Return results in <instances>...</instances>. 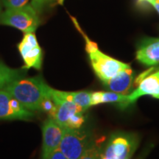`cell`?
<instances>
[{
    "label": "cell",
    "mask_w": 159,
    "mask_h": 159,
    "mask_svg": "<svg viewBox=\"0 0 159 159\" xmlns=\"http://www.w3.org/2000/svg\"><path fill=\"white\" fill-rule=\"evenodd\" d=\"M89 55L93 70L104 84L116 76L120 71L130 67L129 64L113 58L99 49Z\"/></svg>",
    "instance_id": "277c9868"
},
{
    "label": "cell",
    "mask_w": 159,
    "mask_h": 159,
    "mask_svg": "<svg viewBox=\"0 0 159 159\" xmlns=\"http://www.w3.org/2000/svg\"><path fill=\"white\" fill-rule=\"evenodd\" d=\"M62 2L63 0H32L30 5L39 13L47 6L52 5L55 3H62Z\"/></svg>",
    "instance_id": "ac0fdd59"
},
{
    "label": "cell",
    "mask_w": 159,
    "mask_h": 159,
    "mask_svg": "<svg viewBox=\"0 0 159 159\" xmlns=\"http://www.w3.org/2000/svg\"><path fill=\"white\" fill-rule=\"evenodd\" d=\"M85 122V118L83 116V112H80L75 114L67 122L66 125L63 128L78 129L80 128Z\"/></svg>",
    "instance_id": "2e32d148"
},
{
    "label": "cell",
    "mask_w": 159,
    "mask_h": 159,
    "mask_svg": "<svg viewBox=\"0 0 159 159\" xmlns=\"http://www.w3.org/2000/svg\"><path fill=\"white\" fill-rule=\"evenodd\" d=\"M18 49L23 60L24 69L41 70L43 63V51L35 33H25L23 39L18 44Z\"/></svg>",
    "instance_id": "5b68a950"
},
{
    "label": "cell",
    "mask_w": 159,
    "mask_h": 159,
    "mask_svg": "<svg viewBox=\"0 0 159 159\" xmlns=\"http://www.w3.org/2000/svg\"><path fill=\"white\" fill-rule=\"evenodd\" d=\"M25 69H13L0 61V89H5L7 85L16 80L25 77L27 75Z\"/></svg>",
    "instance_id": "9a60e30c"
},
{
    "label": "cell",
    "mask_w": 159,
    "mask_h": 159,
    "mask_svg": "<svg viewBox=\"0 0 159 159\" xmlns=\"http://www.w3.org/2000/svg\"><path fill=\"white\" fill-rule=\"evenodd\" d=\"M33 117V111L24 107L6 89H0L1 120H30Z\"/></svg>",
    "instance_id": "8992f818"
},
{
    "label": "cell",
    "mask_w": 159,
    "mask_h": 159,
    "mask_svg": "<svg viewBox=\"0 0 159 159\" xmlns=\"http://www.w3.org/2000/svg\"><path fill=\"white\" fill-rule=\"evenodd\" d=\"M73 20H74V23H75V26H76V27H77V29L79 30V31L80 32L81 34L83 35V36H84V39L85 40V50H86L87 53H88V54H90V53L94 52L98 50V46H97V43L94 42V41H91V40L89 39V37L87 36V35H85L82 30H81L80 28L78 23L77 22L76 20H75V19H73Z\"/></svg>",
    "instance_id": "d6986e66"
},
{
    "label": "cell",
    "mask_w": 159,
    "mask_h": 159,
    "mask_svg": "<svg viewBox=\"0 0 159 159\" xmlns=\"http://www.w3.org/2000/svg\"><path fill=\"white\" fill-rule=\"evenodd\" d=\"M2 5H1V3H0V14H1V13H2Z\"/></svg>",
    "instance_id": "cb8c5ba5"
},
{
    "label": "cell",
    "mask_w": 159,
    "mask_h": 159,
    "mask_svg": "<svg viewBox=\"0 0 159 159\" xmlns=\"http://www.w3.org/2000/svg\"><path fill=\"white\" fill-rule=\"evenodd\" d=\"M139 2H148L152 5L159 13V0H139Z\"/></svg>",
    "instance_id": "7402d4cb"
},
{
    "label": "cell",
    "mask_w": 159,
    "mask_h": 159,
    "mask_svg": "<svg viewBox=\"0 0 159 159\" xmlns=\"http://www.w3.org/2000/svg\"><path fill=\"white\" fill-rule=\"evenodd\" d=\"M102 103H119L122 108L128 107V95L119 94L114 91H95L91 92V106Z\"/></svg>",
    "instance_id": "5bb4252c"
},
{
    "label": "cell",
    "mask_w": 159,
    "mask_h": 159,
    "mask_svg": "<svg viewBox=\"0 0 159 159\" xmlns=\"http://www.w3.org/2000/svg\"><path fill=\"white\" fill-rule=\"evenodd\" d=\"M40 22L39 13L30 4L19 8L6 9L0 14V25L13 27L24 33H35Z\"/></svg>",
    "instance_id": "7a4b0ae2"
},
{
    "label": "cell",
    "mask_w": 159,
    "mask_h": 159,
    "mask_svg": "<svg viewBox=\"0 0 159 159\" xmlns=\"http://www.w3.org/2000/svg\"><path fill=\"white\" fill-rule=\"evenodd\" d=\"M52 87L47 84L41 75L22 77L11 83L5 89L31 111H41L43 101L50 97Z\"/></svg>",
    "instance_id": "6da1fadb"
},
{
    "label": "cell",
    "mask_w": 159,
    "mask_h": 159,
    "mask_svg": "<svg viewBox=\"0 0 159 159\" xmlns=\"http://www.w3.org/2000/svg\"><path fill=\"white\" fill-rule=\"evenodd\" d=\"M159 89V71L141 80L138 88L128 95V106L133 104L139 97L152 95Z\"/></svg>",
    "instance_id": "8fae6325"
},
{
    "label": "cell",
    "mask_w": 159,
    "mask_h": 159,
    "mask_svg": "<svg viewBox=\"0 0 159 159\" xmlns=\"http://www.w3.org/2000/svg\"><path fill=\"white\" fill-rule=\"evenodd\" d=\"M84 110L75 102L67 100H61L56 104V110L52 118L62 128H64L70 118L80 112H84Z\"/></svg>",
    "instance_id": "4fadbf2b"
},
{
    "label": "cell",
    "mask_w": 159,
    "mask_h": 159,
    "mask_svg": "<svg viewBox=\"0 0 159 159\" xmlns=\"http://www.w3.org/2000/svg\"><path fill=\"white\" fill-rule=\"evenodd\" d=\"M152 97H155V98H157V99H159V89L157 90L156 92L154 93V94H152L151 95Z\"/></svg>",
    "instance_id": "603a6c76"
},
{
    "label": "cell",
    "mask_w": 159,
    "mask_h": 159,
    "mask_svg": "<svg viewBox=\"0 0 159 159\" xmlns=\"http://www.w3.org/2000/svg\"><path fill=\"white\" fill-rule=\"evenodd\" d=\"M29 0H2V4L6 9L19 8L28 4Z\"/></svg>",
    "instance_id": "ffe728a7"
},
{
    "label": "cell",
    "mask_w": 159,
    "mask_h": 159,
    "mask_svg": "<svg viewBox=\"0 0 159 159\" xmlns=\"http://www.w3.org/2000/svg\"><path fill=\"white\" fill-rule=\"evenodd\" d=\"M63 128L54 118L49 116L42 125L41 159H46L53 151L59 148L63 138Z\"/></svg>",
    "instance_id": "ba28073f"
},
{
    "label": "cell",
    "mask_w": 159,
    "mask_h": 159,
    "mask_svg": "<svg viewBox=\"0 0 159 159\" xmlns=\"http://www.w3.org/2000/svg\"><path fill=\"white\" fill-rule=\"evenodd\" d=\"M94 142L89 133L82 129L63 128L59 149L68 159H78Z\"/></svg>",
    "instance_id": "3957f363"
},
{
    "label": "cell",
    "mask_w": 159,
    "mask_h": 159,
    "mask_svg": "<svg viewBox=\"0 0 159 159\" xmlns=\"http://www.w3.org/2000/svg\"><path fill=\"white\" fill-rule=\"evenodd\" d=\"M136 150L134 138L125 135L111 137L99 159H130Z\"/></svg>",
    "instance_id": "52a82bcc"
},
{
    "label": "cell",
    "mask_w": 159,
    "mask_h": 159,
    "mask_svg": "<svg viewBox=\"0 0 159 159\" xmlns=\"http://www.w3.org/2000/svg\"><path fill=\"white\" fill-rule=\"evenodd\" d=\"M91 92L85 91L69 92L56 90L52 88L50 91V97L55 105L61 100H67L78 105L84 111H86L91 106Z\"/></svg>",
    "instance_id": "9c48e42d"
},
{
    "label": "cell",
    "mask_w": 159,
    "mask_h": 159,
    "mask_svg": "<svg viewBox=\"0 0 159 159\" xmlns=\"http://www.w3.org/2000/svg\"><path fill=\"white\" fill-rule=\"evenodd\" d=\"M99 158L100 152L99 147L96 143L93 142L78 159H99Z\"/></svg>",
    "instance_id": "e0dca14e"
},
{
    "label": "cell",
    "mask_w": 159,
    "mask_h": 159,
    "mask_svg": "<svg viewBox=\"0 0 159 159\" xmlns=\"http://www.w3.org/2000/svg\"><path fill=\"white\" fill-rule=\"evenodd\" d=\"M136 59L144 65L159 63V39H148L143 41L136 52Z\"/></svg>",
    "instance_id": "30bf717a"
},
{
    "label": "cell",
    "mask_w": 159,
    "mask_h": 159,
    "mask_svg": "<svg viewBox=\"0 0 159 159\" xmlns=\"http://www.w3.org/2000/svg\"><path fill=\"white\" fill-rule=\"evenodd\" d=\"M46 159H68L66 156L61 152L60 149H57L50 153Z\"/></svg>",
    "instance_id": "44dd1931"
},
{
    "label": "cell",
    "mask_w": 159,
    "mask_h": 159,
    "mask_svg": "<svg viewBox=\"0 0 159 159\" xmlns=\"http://www.w3.org/2000/svg\"><path fill=\"white\" fill-rule=\"evenodd\" d=\"M134 80V71L130 67L124 69L114 78L105 83L111 91L119 94L128 95Z\"/></svg>",
    "instance_id": "7c38bea8"
}]
</instances>
